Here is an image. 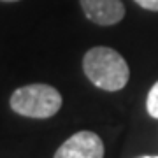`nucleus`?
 I'll list each match as a JSON object with an SVG mask.
<instances>
[{
  "label": "nucleus",
  "mask_w": 158,
  "mask_h": 158,
  "mask_svg": "<svg viewBox=\"0 0 158 158\" xmlns=\"http://www.w3.org/2000/svg\"><path fill=\"white\" fill-rule=\"evenodd\" d=\"M146 109L149 116L155 119H158V81L151 86V90L148 93V98H146Z\"/></svg>",
  "instance_id": "obj_5"
},
{
  "label": "nucleus",
  "mask_w": 158,
  "mask_h": 158,
  "mask_svg": "<svg viewBox=\"0 0 158 158\" xmlns=\"http://www.w3.org/2000/svg\"><path fill=\"white\" fill-rule=\"evenodd\" d=\"M135 4L142 7V9H148V11H158V0H134Z\"/></svg>",
  "instance_id": "obj_6"
},
{
  "label": "nucleus",
  "mask_w": 158,
  "mask_h": 158,
  "mask_svg": "<svg viewBox=\"0 0 158 158\" xmlns=\"http://www.w3.org/2000/svg\"><path fill=\"white\" fill-rule=\"evenodd\" d=\"M86 18L100 27L116 25L125 18V6L121 0H79Z\"/></svg>",
  "instance_id": "obj_4"
},
{
  "label": "nucleus",
  "mask_w": 158,
  "mask_h": 158,
  "mask_svg": "<svg viewBox=\"0 0 158 158\" xmlns=\"http://www.w3.org/2000/svg\"><path fill=\"white\" fill-rule=\"evenodd\" d=\"M2 2H18V0H2Z\"/></svg>",
  "instance_id": "obj_7"
},
{
  "label": "nucleus",
  "mask_w": 158,
  "mask_h": 158,
  "mask_svg": "<svg viewBox=\"0 0 158 158\" xmlns=\"http://www.w3.org/2000/svg\"><path fill=\"white\" fill-rule=\"evenodd\" d=\"M62 107V95L49 85H27L18 88L11 97V109L19 116L46 119L51 118Z\"/></svg>",
  "instance_id": "obj_2"
},
{
  "label": "nucleus",
  "mask_w": 158,
  "mask_h": 158,
  "mask_svg": "<svg viewBox=\"0 0 158 158\" xmlns=\"http://www.w3.org/2000/svg\"><path fill=\"white\" fill-rule=\"evenodd\" d=\"M55 158H104V142L95 132H77L55 153Z\"/></svg>",
  "instance_id": "obj_3"
},
{
  "label": "nucleus",
  "mask_w": 158,
  "mask_h": 158,
  "mask_svg": "<svg viewBox=\"0 0 158 158\" xmlns=\"http://www.w3.org/2000/svg\"><path fill=\"white\" fill-rule=\"evenodd\" d=\"M83 70L90 83L100 90L118 91L127 86L130 77L128 63L116 49L97 46L83 58Z\"/></svg>",
  "instance_id": "obj_1"
},
{
  "label": "nucleus",
  "mask_w": 158,
  "mask_h": 158,
  "mask_svg": "<svg viewBox=\"0 0 158 158\" xmlns=\"http://www.w3.org/2000/svg\"><path fill=\"white\" fill-rule=\"evenodd\" d=\"M142 158H158V156H142Z\"/></svg>",
  "instance_id": "obj_8"
}]
</instances>
